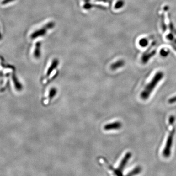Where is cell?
<instances>
[{"label": "cell", "instance_id": "1", "mask_svg": "<svg viewBox=\"0 0 176 176\" xmlns=\"http://www.w3.org/2000/svg\"><path fill=\"white\" fill-rule=\"evenodd\" d=\"M164 74L162 72H158L155 74L152 80H151L148 84L146 85L145 89L141 93V96L142 99H147L149 98L152 92L154 91L159 82L162 80Z\"/></svg>", "mask_w": 176, "mask_h": 176}, {"label": "cell", "instance_id": "2", "mask_svg": "<svg viewBox=\"0 0 176 176\" xmlns=\"http://www.w3.org/2000/svg\"><path fill=\"white\" fill-rule=\"evenodd\" d=\"M175 133V128H173V130L171 131L169 135L167 137L165 147L164 148V149L163 151V156L164 157H168L170 156L172 146V144H173Z\"/></svg>", "mask_w": 176, "mask_h": 176}, {"label": "cell", "instance_id": "3", "mask_svg": "<svg viewBox=\"0 0 176 176\" xmlns=\"http://www.w3.org/2000/svg\"><path fill=\"white\" fill-rule=\"evenodd\" d=\"M131 157H132V154H131V152H128L125 154L124 157L122 158V161L120 163L118 169L115 172L116 175H121V173L124 169V167L126 165L127 163L128 162L129 160L131 158Z\"/></svg>", "mask_w": 176, "mask_h": 176}, {"label": "cell", "instance_id": "4", "mask_svg": "<svg viewBox=\"0 0 176 176\" xmlns=\"http://www.w3.org/2000/svg\"><path fill=\"white\" fill-rule=\"evenodd\" d=\"M53 24L52 23H49V24H47L46 26V28L45 29H42L40 30H37V31H35V32H34V33H32V35L31 36V38L33 39V38H35L41 36H42L43 35H44L45 33H46V29H51V27H53Z\"/></svg>", "mask_w": 176, "mask_h": 176}, {"label": "cell", "instance_id": "5", "mask_svg": "<svg viewBox=\"0 0 176 176\" xmlns=\"http://www.w3.org/2000/svg\"><path fill=\"white\" fill-rule=\"evenodd\" d=\"M122 127V124L120 122H115L113 123H109L105 125L104 127V130L106 131L113 130H118Z\"/></svg>", "mask_w": 176, "mask_h": 176}, {"label": "cell", "instance_id": "6", "mask_svg": "<svg viewBox=\"0 0 176 176\" xmlns=\"http://www.w3.org/2000/svg\"><path fill=\"white\" fill-rule=\"evenodd\" d=\"M124 64L125 63H124V61L123 60H119L111 65V69L113 70L119 69L123 67L124 65Z\"/></svg>", "mask_w": 176, "mask_h": 176}, {"label": "cell", "instance_id": "7", "mask_svg": "<svg viewBox=\"0 0 176 176\" xmlns=\"http://www.w3.org/2000/svg\"><path fill=\"white\" fill-rule=\"evenodd\" d=\"M58 62L57 60H54L53 62H52V64L50 68L48 69V71L47 73V77L49 76L50 74L51 73V72H52V71L56 68L57 66L58 65Z\"/></svg>", "mask_w": 176, "mask_h": 176}, {"label": "cell", "instance_id": "8", "mask_svg": "<svg viewBox=\"0 0 176 176\" xmlns=\"http://www.w3.org/2000/svg\"><path fill=\"white\" fill-rule=\"evenodd\" d=\"M141 171V168L140 166H137L135 167L134 169L132 170L129 173L127 174V176H134V175H137L140 173Z\"/></svg>", "mask_w": 176, "mask_h": 176}, {"label": "cell", "instance_id": "9", "mask_svg": "<svg viewBox=\"0 0 176 176\" xmlns=\"http://www.w3.org/2000/svg\"><path fill=\"white\" fill-rule=\"evenodd\" d=\"M148 40L146 38H142L139 42V45L142 48H145L148 45Z\"/></svg>", "mask_w": 176, "mask_h": 176}, {"label": "cell", "instance_id": "10", "mask_svg": "<svg viewBox=\"0 0 176 176\" xmlns=\"http://www.w3.org/2000/svg\"><path fill=\"white\" fill-rule=\"evenodd\" d=\"M124 2L122 1V0H120V1L117 2V3H115V9H120V8H122L124 6Z\"/></svg>", "mask_w": 176, "mask_h": 176}, {"label": "cell", "instance_id": "11", "mask_svg": "<svg viewBox=\"0 0 176 176\" xmlns=\"http://www.w3.org/2000/svg\"><path fill=\"white\" fill-rule=\"evenodd\" d=\"M169 51L168 49H163L160 51V54L163 57H166L168 56Z\"/></svg>", "mask_w": 176, "mask_h": 176}, {"label": "cell", "instance_id": "12", "mask_svg": "<svg viewBox=\"0 0 176 176\" xmlns=\"http://www.w3.org/2000/svg\"><path fill=\"white\" fill-rule=\"evenodd\" d=\"M57 91L56 88H52L50 90V93H49V98L50 99H51L56 94Z\"/></svg>", "mask_w": 176, "mask_h": 176}, {"label": "cell", "instance_id": "13", "mask_svg": "<svg viewBox=\"0 0 176 176\" xmlns=\"http://www.w3.org/2000/svg\"><path fill=\"white\" fill-rule=\"evenodd\" d=\"M40 44L39 43H38L36 45V48L35 50V56L36 57H39V56H40Z\"/></svg>", "mask_w": 176, "mask_h": 176}, {"label": "cell", "instance_id": "14", "mask_svg": "<svg viewBox=\"0 0 176 176\" xmlns=\"http://www.w3.org/2000/svg\"><path fill=\"white\" fill-rule=\"evenodd\" d=\"M169 103L170 104H173V103L176 102V95L173 96L172 98H170L168 100Z\"/></svg>", "mask_w": 176, "mask_h": 176}, {"label": "cell", "instance_id": "15", "mask_svg": "<svg viewBox=\"0 0 176 176\" xmlns=\"http://www.w3.org/2000/svg\"><path fill=\"white\" fill-rule=\"evenodd\" d=\"M14 1H15V0H3L2 2V5H6L8 4V3H9Z\"/></svg>", "mask_w": 176, "mask_h": 176}, {"label": "cell", "instance_id": "16", "mask_svg": "<svg viewBox=\"0 0 176 176\" xmlns=\"http://www.w3.org/2000/svg\"><path fill=\"white\" fill-rule=\"evenodd\" d=\"M174 121V117H171L170 119L169 120V123L170 124L171 123H173Z\"/></svg>", "mask_w": 176, "mask_h": 176}, {"label": "cell", "instance_id": "17", "mask_svg": "<svg viewBox=\"0 0 176 176\" xmlns=\"http://www.w3.org/2000/svg\"><path fill=\"white\" fill-rule=\"evenodd\" d=\"M1 35L0 34V38H1Z\"/></svg>", "mask_w": 176, "mask_h": 176}]
</instances>
